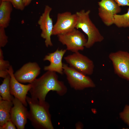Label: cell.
<instances>
[{"instance_id": "6da1fadb", "label": "cell", "mask_w": 129, "mask_h": 129, "mask_svg": "<svg viewBox=\"0 0 129 129\" xmlns=\"http://www.w3.org/2000/svg\"><path fill=\"white\" fill-rule=\"evenodd\" d=\"M29 91L31 97L41 101H45L46 96L50 91H55L60 96L66 93L67 88L64 83L59 81L56 72L47 71L32 83Z\"/></svg>"}, {"instance_id": "7a4b0ae2", "label": "cell", "mask_w": 129, "mask_h": 129, "mask_svg": "<svg viewBox=\"0 0 129 129\" xmlns=\"http://www.w3.org/2000/svg\"><path fill=\"white\" fill-rule=\"evenodd\" d=\"M26 99L30 108L28 119L33 126L38 129H54L49 104L45 101H41L27 96Z\"/></svg>"}, {"instance_id": "3957f363", "label": "cell", "mask_w": 129, "mask_h": 129, "mask_svg": "<svg viewBox=\"0 0 129 129\" xmlns=\"http://www.w3.org/2000/svg\"><path fill=\"white\" fill-rule=\"evenodd\" d=\"M90 11L82 10L76 13L77 20L76 28L81 29L87 36L85 48H89L96 43L102 41L104 37L90 16Z\"/></svg>"}, {"instance_id": "277c9868", "label": "cell", "mask_w": 129, "mask_h": 129, "mask_svg": "<svg viewBox=\"0 0 129 129\" xmlns=\"http://www.w3.org/2000/svg\"><path fill=\"white\" fill-rule=\"evenodd\" d=\"M64 73L70 86L76 90H81L89 88H93L95 85L91 79L85 74L63 64Z\"/></svg>"}, {"instance_id": "5b68a950", "label": "cell", "mask_w": 129, "mask_h": 129, "mask_svg": "<svg viewBox=\"0 0 129 129\" xmlns=\"http://www.w3.org/2000/svg\"><path fill=\"white\" fill-rule=\"evenodd\" d=\"M57 36L59 41L66 46V49L73 53L83 51L87 41L84 35L76 28Z\"/></svg>"}, {"instance_id": "8992f818", "label": "cell", "mask_w": 129, "mask_h": 129, "mask_svg": "<svg viewBox=\"0 0 129 129\" xmlns=\"http://www.w3.org/2000/svg\"><path fill=\"white\" fill-rule=\"evenodd\" d=\"M108 57L112 63L115 73L129 81V53L118 51L111 53Z\"/></svg>"}, {"instance_id": "52a82bcc", "label": "cell", "mask_w": 129, "mask_h": 129, "mask_svg": "<svg viewBox=\"0 0 129 129\" xmlns=\"http://www.w3.org/2000/svg\"><path fill=\"white\" fill-rule=\"evenodd\" d=\"M64 59L70 67L84 74L91 75L93 73V61L79 52L65 57Z\"/></svg>"}, {"instance_id": "ba28073f", "label": "cell", "mask_w": 129, "mask_h": 129, "mask_svg": "<svg viewBox=\"0 0 129 129\" xmlns=\"http://www.w3.org/2000/svg\"><path fill=\"white\" fill-rule=\"evenodd\" d=\"M77 17L76 14L66 11L58 14L52 35L63 34L76 28Z\"/></svg>"}, {"instance_id": "9c48e42d", "label": "cell", "mask_w": 129, "mask_h": 129, "mask_svg": "<svg viewBox=\"0 0 129 129\" xmlns=\"http://www.w3.org/2000/svg\"><path fill=\"white\" fill-rule=\"evenodd\" d=\"M98 15L106 26L114 24V16L121 11L120 6L114 0H101L98 2Z\"/></svg>"}, {"instance_id": "30bf717a", "label": "cell", "mask_w": 129, "mask_h": 129, "mask_svg": "<svg viewBox=\"0 0 129 129\" xmlns=\"http://www.w3.org/2000/svg\"><path fill=\"white\" fill-rule=\"evenodd\" d=\"M52 9L49 6L46 5L44 12L38 22L41 30V36L45 39V44L47 47L53 46L51 36L52 35L54 25L53 20L50 16Z\"/></svg>"}, {"instance_id": "8fae6325", "label": "cell", "mask_w": 129, "mask_h": 129, "mask_svg": "<svg viewBox=\"0 0 129 129\" xmlns=\"http://www.w3.org/2000/svg\"><path fill=\"white\" fill-rule=\"evenodd\" d=\"M41 68L36 62L27 63L14 74L16 79L21 83H32L39 74Z\"/></svg>"}, {"instance_id": "7c38bea8", "label": "cell", "mask_w": 129, "mask_h": 129, "mask_svg": "<svg viewBox=\"0 0 129 129\" xmlns=\"http://www.w3.org/2000/svg\"><path fill=\"white\" fill-rule=\"evenodd\" d=\"M10 113L11 120L18 129H23L28 119V111L22 102L14 97Z\"/></svg>"}, {"instance_id": "4fadbf2b", "label": "cell", "mask_w": 129, "mask_h": 129, "mask_svg": "<svg viewBox=\"0 0 129 129\" xmlns=\"http://www.w3.org/2000/svg\"><path fill=\"white\" fill-rule=\"evenodd\" d=\"M8 72L10 76V91L11 94L20 101L26 107L27 106V95L31 87V83L24 85L18 81L14 75L13 70L11 65Z\"/></svg>"}, {"instance_id": "5bb4252c", "label": "cell", "mask_w": 129, "mask_h": 129, "mask_svg": "<svg viewBox=\"0 0 129 129\" xmlns=\"http://www.w3.org/2000/svg\"><path fill=\"white\" fill-rule=\"evenodd\" d=\"M67 50L66 49L59 50L57 49L54 52L48 53L46 55L43 60L49 61L50 64L44 67V70L54 72L61 75L63 74V64L62 62V59Z\"/></svg>"}, {"instance_id": "9a60e30c", "label": "cell", "mask_w": 129, "mask_h": 129, "mask_svg": "<svg viewBox=\"0 0 129 129\" xmlns=\"http://www.w3.org/2000/svg\"><path fill=\"white\" fill-rule=\"evenodd\" d=\"M10 2L1 1L0 5V27L5 28L9 25L12 10Z\"/></svg>"}, {"instance_id": "2e32d148", "label": "cell", "mask_w": 129, "mask_h": 129, "mask_svg": "<svg viewBox=\"0 0 129 129\" xmlns=\"http://www.w3.org/2000/svg\"><path fill=\"white\" fill-rule=\"evenodd\" d=\"M13 105L12 101L4 100L0 96V126L11 120V111Z\"/></svg>"}, {"instance_id": "e0dca14e", "label": "cell", "mask_w": 129, "mask_h": 129, "mask_svg": "<svg viewBox=\"0 0 129 129\" xmlns=\"http://www.w3.org/2000/svg\"><path fill=\"white\" fill-rule=\"evenodd\" d=\"M10 76L9 74L4 79L0 85V95L3 100L12 101L14 97L10 92Z\"/></svg>"}, {"instance_id": "ac0fdd59", "label": "cell", "mask_w": 129, "mask_h": 129, "mask_svg": "<svg viewBox=\"0 0 129 129\" xmlns=\"http://www.w3.org/2000/svg\"><path fill=\"white\" fill-rule=\"evenodd\" d=\"M114 24L119 28L129 27V6L126 13L114 15Z\"/></svg>"}, {"instance_id": "d6986e66", "label": "cell", "mask_w": 129, "mask_h": 129, "mask_svg": "<svg viewBox=\"0 0 129 129\" xmlns=\"http://www.w3.org/2000/svg\"><path fill=\"white\" fill-rule=\"evenodd\" d=\"M11 65L8 61L4 59L3 51L0 48V77L4 79L9 75L8 70Z\"/></svg>"}, {"instance_id": "ffe728a7", "label": "cell", "mask_w": 129, "mask_h": 129, "mask_svg": "<svg viewBox=\"0 0 129 129\" xmlns=\"http://www.w3.org/2000/svg\"><path fill=\"white\" fill-rule=\"evenodd\" d=\"M119 115L120 118L129 126V104L125 106Z\"/></svg>"}, {"instance_id": "44dd1931", "label": "cell", "mask_w": 129, "mask_h": 129, "mask_svg": "<svg viewBox=\"0 0 129 129\" xmlns=\"http://www.w3.org/2000/svg\"><path fill=\"white\" fill-rule=\"evenodd\" d=\"M5 28L0 27V48L4 47L8 42V37Z\"/></svg>"}, {"instance_id": "7402d4cb", "label": "cell", "mask_w": 129, "mask_h": 129, "mask_svg": "<svg viewBox=\"0 0 129 129\" xmlns=\"http://www.w3.org/2000/svg\"><path fill=\"white\" fill-rule=\"evenodd\" d=\"M11 2L14 7L21 11L23 10L25 7L23 0H11Z\"/></svg>"}, {"instance_id": "603a6c76", "label": "cell", "mask_w": 129, "mask_h": 129, "mask_svg": "<svg viewBox=\"0 0 129 129\" xmlns=\"http://www.w3.org/2000/svg\"><path fill=\"white\" fill-rule=\"evenodd\" d=\"M16 126L11 120L7 121L3 126H0V129H16Z\"/></svg>"}, {"instance_id": "cb8c5ba5", "label": "cell", "mask_w": 129, "mask_h": 129, "mask_svg": "<svg viewBox=\"0 0 129 129\" xmlns=\"http://www.w3.org/2000/svg\"><path fill=\"white\" fill-rule=\"evenodd\" d=\"M119 6H129V0H114Z\"/></svg>"}, {"instance_id": "d4e9b609", "label": "cell", "mask_w": 129, "mask_h": 129, "mask_svg": "<svg viewBox=\"0 0 129 129\" xmlns=\"http://www.w3.org/2000/svg\"><path fill=\"white\" fill-rule=\"evenodd\" d=\"M25 6H28L32 0H23Z\"/></svg>"}, {"instance_id": "484cf974", "label": "cell", "mask_w": 129, "mask_h": 129, "mask_svg": "<svg viewBox=\"0 0 129 129\" xmlns=\"http://www.w3.org/2000/svg\"><path fill=\"white\" fill-rule=\"evenodd\" d=\"M82 125L80 123H78L76 124V128L77 129H81L82 128Z\"/></svg>"}, {"instance_id": "4316f807", "label": "cell", "mask_w": 129, "mask_h": 129, "mask_svg": "<svg viewBox=\"0 0 129 129\" xmlns=\"http://www.w3.org/2000/svg\"><path fill=\"white\" fill-rule=\"evenodd\" d=\"M1 1H7L11 2V0H1Z\"/></svg>"}]
</instances>
